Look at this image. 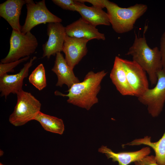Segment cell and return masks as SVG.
<instances>
[{"label": "cell", "mask_w": 165, "mask_h": 165, "mask_svg": "<svg viewBox=\"0 0 165 165\" xmlns=\"http://www.w3.org/2000/svg\"><path fill=\"white\" fill-rule=\"evenodd\" d=\"M107 73L104 70L96 73L89 72L82 82L74 84L68 89L67 94L58 91L55 92V94L68 97V103L89 110L98 102L97 96L101 90V83Z\"/></svg>", "instance_id": "cell-1"}, {"label": "cell", "mask_w": 165, "mask_h": 165, "mask_svg": "<svg viewBox=\"0 0 165 165\" xmlns=\"http://www.w3.org/2000/svg\"><path fill=\"white\" fill-rule=\"evenodd\" d=\"M126 55L131 56L132 60L147 73L152 85H156L157 81V73L163 69L160 49L157 46L150 48L144 35L140 37L136 35L133 43Z\"/></svg>", "instance_id": "cell-2"}, {"label": "cell", "mask_w": 165, "mask_h": 165, "mask_svg": "<svg viewBox=\"0 0 165 165\" xmlns=\"http://www.w3.org/2000/svg\"><path fill=\"white\" fill-rule=\"evenodd\" d=\"M105 8L113 29L119 34L132 30L137 20L148 9L146 5L142 4H136L127 8L121 7L108 0H106Z\"/></svg>", "instance_id": "cell-3"}, {"label": "cell", "mask_w": 165, "mask_h": 165, "mask_svg": "<svg viewBox=\"0 0 165 165\" xmlns=\"http://www.w3.org/2000/svg\"><path fill=\"white\" fill-rule=\"evenodd\" d=\"M16 94L17 103L9 120L12 124L18 127L34 120L40 112L41 104L31 93L23 90Z\"/></svg>", "instance_id": "cell-4"}, {"label": "cell", "mask_w": 165, "mask_h": 165, "mask_svg": "<svg viewBox=\"0 0 165 165\" xmlns=\"http://www.w3.org/2000/svg\"><path fill=\"white\" fill-rule=\"evenodd\" d=\"M10 49L7 55L1 60V63H6L16 61L28 57L35 51L38 43L31 31L26 34L13 29L10 40Z\"/></svg>", "instance_id": "cell-5"}, {"label": "cell", "mask_w": 165, "mask_h": 165, "mask_svg": "<svg viewBox=\"0 0 165 165\" xmlns=\"http://www.w3.org/2000/svg\"><path fill=\"white\" fill-rule=\"evenodd\" d=\"M27 14L21 32L26 34L39 24L50 23H61L62 20L51 13L47 8L45 1L35 3L32 0H25Z\"/></svg>", "instance_id": "cell-6"}, {"label": "cell", "mask_w": 165, "mask_h": 165, "mask_svg": "<svg viewBox=\"0 0 165 165\" xmlns=\"http://www.w3.org/2000/svg\"><path fill=\"white\" fill-rule=\"evenodd\" d=\"M157 76L155 86L138 97L140 102L147 106L148 113L153 117L160 114L165 102V71L163 69L159 71Z\"/></svg>", "instance_id": "cell-7"}, {"label": "cell", "mask_w": 165, "mask_h": 165, "mask_svg": "<svg viewBox=\"0 0 165 165\" xmlns=\"http://www.w3.org/2000/svg\"><path fill=\"white\" fill-rule=\"evenodd\" d=\"M121 61L134 96L138 97L149 89L146 72L133 60L121 58Z\"/></svg>", "instance_id": "cell-8"}, {"label": "cell", "mask_w": 165, "mask_h": 165, "mask_svg": "<svg viewBox=\"0 0 165 165\" xmlns=\"http://www.w3.org/2000/svg\"><path fill=\"white\" fill-rule=\"evenodd\" d=\"M48 40L42 46V58L49 59L63 51L66 34L65 27L61 23H50L47 24Z\"/></svg>", "instance_id": "cell-9"}, {"label": "cell", "mask_w": 165, "mask_h": 165, "mask_svg": "<svg viewBox=\"0 0 165 165\" xmlns=\"http://www.w3.org/2000/svg\"><path fill=\"white\" fill-rule=\"evenodd\" d=\"M36 57H34L24 65L18 73L13 75L7 73L0 76V91L1 97L6 99L11 93L16 94L22 90L24 79L28 75L29 70Z\"/></svg>", "instance_id": "cell-10"}, {"label": "cell", "mask_w": 165, "mask_h": 165, "mask_svg": "<svg viewBox=\"0 0 165 165\" xmlns=\"http://www.w3.org/2000/svg\"><path fill=\"white\" fill-rule=\"evenodd\" d=\"M88 41L85 38L71 37L66 35L62 51L65 55L67 62L72 69L87 53L86 44Z\"/></svg>", "instance_id": "cell-11"}, {"label": "cell", "mask_w": 165, "mask_h": 165, "mask_svg": "<svg viewBox=\"0 0 165 165\" xmlns=\"http://www.w3.org/2000/svg\"><path fill=\"white\" fill-rule=\"evenodd\" d=\"M66 35L72 37L104 40V34L100 32L95 27L82 17L65 27Z\"/></svg>", "instance_id": "cell-12"}, {"label": "cell", "mask_w": 165, "mask_h": 165, "mask_svg": "<svg viewBox=\"0 0 165 165\" xmlns=\"http://www.w3.org/2000/svg\"><path fill=\"white\" fill-rule=\"evenodd\" d=\"M51 70L57 76V86L61 87L65 84L69 89L74 84L80 82L75 76L73 69L68 64L61 52L56 54L54 65Z\"/></svg>", "instance_id": "cell-13"}, {"label": "cell", "mask_w": 165, "mask_h": 165, "mask_svg": "<svg viewBox=\"0 0 165 165\" xmlns=\"http://www.w3.org/2000/svg\"><path fill=\"white\" fill-rule=\"evenodd\" d=\"M25 0H7L0 4V16L9 24L13 29L21 32L20 16Z\"/></svg>", "instance_id": "cell-14"}, {"label": "cell", "mask_w": 165, "mask_h": 165, "mask_svg": "<svg viewBox=\"0 0 165 165\" xmlns=\"http://www.w3.org/2000/svg\"><path fill=\"white\" fill-rule=\"evenodd\" d=\"M98 152L105 154L108 159L112 158V161L117 162L119 165H128L148 155L151 150L149 147H147L134 152L116 153L102 145L98 149Z\"/></svg>", "instance_id": "cell-15"}, {"label": "cell", "mask_w": 165, "mask_h": 165, "mask_svg": "<svg viewBox=\"0 0 165 165\" xmlns=\"http://www.w3.org/2000/svg\"><path fill=\"white\" fill-rule=\"evenodd\" d=\"M77 11L81 17L92 25H100L109 26L110 23L107 13L102 9L93 6H88L84 3L75 0Z\"/></svg>", "instance_id": "cell-16"}, {"label": "cell", "mask_w": 165, "mask_h": 165, "mask_svg": "<svg viewBox=\"0 0 165 165\" xmlns=\"http://www.w3.org/2000/svg\"><path fill=\"white\" fill-rule=\"evenodd\" d=\"M110 77L116 89L121 95L134 96L133 91L127 80L121 58L118 56L115 57Z\"/></svg>", "instance_id": "cell-17"}, {"label": "cell", "mask_w": 165, "mask_h": 165, "mask_svg": "<svg viewBox=\"0 0 165 165\" xmlns=\"http://www.w3.org/2000/svg\"><path fill=\"white\" fill-rule=\"evenodd\" d=\"M151 138L150 137L146 136L143 138L134 140L123 145L133 146L143 144L149 146L155 152V157L157 163L159 165H165V131L158 141L152 142Z\"/></svg>", "instance_id": "cell-18"}, {"label": "cell", "mask_w": 165, "mask_h": 165, "mask_svg": "<svg viewBox=\"0 0 165 165\" xmlns=\"http://www.w3.org/2000/svg\"><path fill=\"white\" fill-rule=\"evenodd\" d=\"M34 120L38 122L46 130L52 133L62 134L64 130L63 120L40 112Z\"/></svg>", "instance_id": "cell-19"}, {"label": "cell", "mask_w": 165, "mask_h": 165, "mask_svg": "<svg viewBox=\"0 0 165 165\" xmlns=\"http://www.w3.org/2000/svg\"><path fill=\"white\" fill-rule=\"evenodd\" d=\"M29 82L39 90L47 85L45 70L43 65L40 64L32 72L29 76Z\"/></svg>", "instance_id": "cell-20"}, {"label": "cell", "mask_w": 165, "mask_h": 165, "mask_svg": "<svg viewBox=\"0 0 165 165\" xmlns=\"http://www.w3.org/2000/svg\"><path fill=\"white\" fill-rule=\"evenodd\" d=\"M29 58V56L24 57L14 61L6 63L0 64V76L9 72H14L13 69L20 64L24 62Z\"/></svg>", "instance_id": "cell-21"}, {"label": "cell", "mask_w": 165, "mask_h": 165, "mask_svg": "<svg viewBox=\"0 0 165 165\" xmlns=\"http://www.w3.org/2000/svg\"><path fill=\"white\" fill-rule=\"evenodd\" d=\"M53 2L63 9L73 11H77L76 2L73 0H53Z\"/></svg>", "instance_id": "cell-22"}, {"label": "cell", "mask_w": 165, "mask_h": 165, "mask_svg": "<svg viewBox=\"0 0 165 165\" xmlns=\"http://www.w3.org/2000/svg\"><path fill=\"white\" fill-rule=\"evenodd\" d=\"M134 163L135 165H159L156 162L155 156L153 155L147 156Z\"/></svg>", "instance_id": "cell-23"}, {"label": "cell", "mask_w": 165, "mask_h": 165, "mask_svg": "<svg viewBox=\"0 0 165 165\" xmlns=\"http://www.w3.org/2000/svg\"><path fill=\"white\" fill-rule=\"evenodd\" d=\"M160 50L162 56L163 69L165 71V31L160 38Z\"/></svg>", "instance_id": "cell-24"}, {"label": "cell", "mask_w": 165, "mask_h": 165, "mask_svg": "<svg viewBox=\"0 0 165 165\" xmlns=\"http://www.w3.org/2000/svg\"><path fill=\"white\" fill-rule=\"evenodd\" d=\"M77 1L84 3L87 2L91 3L93 6L102 9L105 7L106 0H78Z\"/></svg>", "instance_id": "cell-25"}, {"label": "cell", "mask_w": 165, "mask_h": 165, "mask_svg": "<svg viewBox=\"0 0 165 165\" xmlns=\"http://www.w3.org/2000/svg\"><path fill=\"white\" fill-rule=\"evenodd\" d=\"M0 165H4V164H3L2 163H0Z\"/></svg>", "instance_id": "cell-26"}]
</instances>
